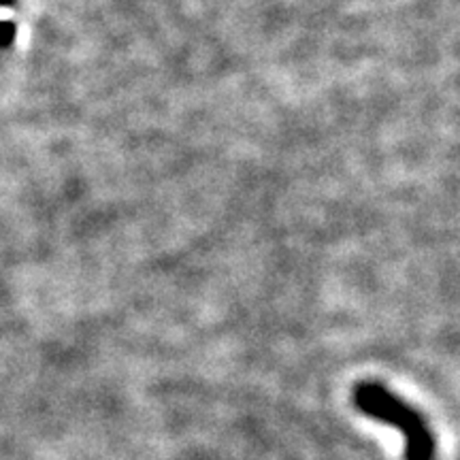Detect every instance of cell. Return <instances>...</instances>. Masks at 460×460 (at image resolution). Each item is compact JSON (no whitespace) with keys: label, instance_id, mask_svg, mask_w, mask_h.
I'll list each match as a JSON object with an SVG mask.
<instances>
[{"label":"cell","instance_id":"cell-1","mask_svg":"<svg viewBox=\"0 0 460 460\" xmlns=\"http://www.w3.org/2000/svg\"><path fill=\"white\" fill-rule=\"evenodd\" d=\"M352 401L362 416L394 427L405 439V460H435L437 444L427 418L379 382H360Z\"/></svg>","mask_w":460,"mask_h":460}]
</instances>
